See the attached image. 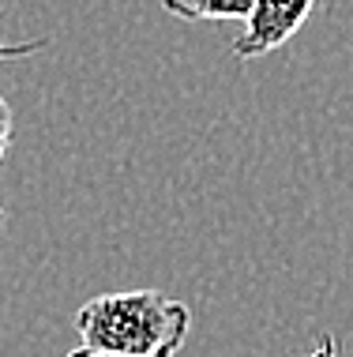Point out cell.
<instances>
[{
	"instance_id": "4",
	"label": "cell",
	"mask_w": 353,
	"mask_h": 357,
	"mask_svg": "<svg viewBox=\"0 0 353 357\" xmlns=\"http://www.w3.org/2000/svg\"><path fill=\"white\" fill-rule=\"evenodd\" d=\"M34 50H45V42H19V45L0 42V61H4V56H26ZM8 143H12V109H8L4 94H0V162H4V154H8ZM0 229H4V207H0Z\"/></svg>"
},
{
	"instance_id": "5",
	"label": "cell",
	"mask_w": 353,
	"mask_h": 357,
	"mask_svg": "<svg viewBox=\"0 0 353 357\" xmlns=\"http://www.w3.org/2000/svg\"><path fill=\"white\" fill-rule=\"evenodd\" d=\"M304 357H350V354H342V346L338 339H331V335H323V339L312 346V354H304Z\"/></svg>"
},
{
	"instance_id": "1",
	"label": "cell",
	"mask_w": 353,
	"mask_h": 357,
	"mask_svg": "<svg viewBox=\"0 0 353 357\" xmlns=\"http://www.w3.org/2000/svg\"><path fill=\"white\" fill-rule=\"evenodd\" d=\"M192 312L162 289L91 297L75 312V331L83 350L113 357H177L188 339Z\"/></svg>"
},
{
	"instance_id": "2",
	"label": "cell",
	"mask_w": 353,
	"mask_h": 357,
	"mask_svg": "<svg viewBox=\"0 0 353 357\" xmlns=\"http://www.w3.org/2000/svg\"><path fill=\"white\" fill-rule=\"evenodd\" d=\"M308 15H312V0H301V4L260 0V4L252 8V15L244 19L241 38H233L230 53L237 56V61H256V56H267V53L282 50V45L304 26Z\"/></svg>"
},
{
	"instance_id": "6",
	"label": "cell",
	"mask_w": 353,
	"mask_h": 357,
	"mask_svg": "<svg viewBox=\"0 0 353 357\" xmlns=\"http://www.w3.org/2000/svg\"><path fill=\"white\" fill-rule=\"evenodd\" d=\"M68 357H113V354H91V350H83V346H79V350H72Z\"/></svg>"
},
{
	"instance_id": "3",
	"label": "cell",
	"mask_w": 353,
	"mask_h": 357,
	"mask_svg": "<svg viewBox=\"0 0 353 357\" xmlns=\"http://www.w3.org/2000/svg\"><path fill=\"white\" fill-rule=\"evenodd\" d=\"M252 8H256V0H233V4H188V0H169L166 4V12L169 15H177V19H188V23H222V19H248L252 15Z\"/></svg>"
}]
</instances>
